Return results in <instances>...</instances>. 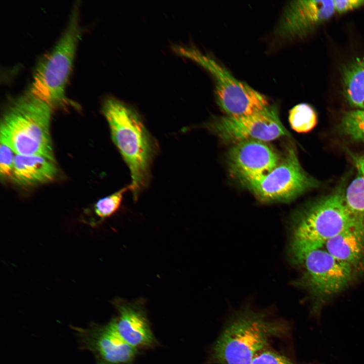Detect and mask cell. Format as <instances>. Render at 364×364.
Wrapping results in <instances>:
<instances>
[{
  "mask_svg": "<svg viewBox=\"0 0 364 364\" xmlns=\"http://www.w3.org/2000/svg\"><path fill=\"white\" fill-rule=\"evenodd\" d=\"M57 171L55 160L39 155L15 154L12 177L20 185L33 186L53 180Z\"/></svg>",
  "mask_w": 364,
  "mask_h": 364,
  "instance_id": "obj_15",
  "label": "cell"
},
{
  "mask_svg": "<svg viewBox=\"0 0 364 364\" xmlns=\"http://www.w3.org/2000/svg\"><path fill=\"white\" fill-rule=\"evenodd\" d=\"M112 303L118 316L110 321L124 341L137 349L150 348L157 345L142 302H130L116 298Z\"/></svg>",
  "mask_w": 364,
  "mask_h": 364,
  "instance_id": "obj_12",
  "label": "cell"
},
{
  "mask_svg": "<svg viewBox=\"0 0 364 364\" xmlns=\"http://www.w3.org/2000/svg\"><path fill=\"white\" fill-rule=\"evenodd\" d=\"M78 4L74 5L68 24L53 48L43 56L34 71L28 91L52 108L65 105V88L81 36Z\"/></svg>",
  "mask_w": 364,
  "mask_h": 364,
  "instance_id": "obj_5",
  "label": "cell"
},
{
  "mask_svg": "<svg viewBox=\"0 0 364 364\" xmlns=\"http://www.w3.org/2000/svg\"><path fill=\"white\" fill-rule=\"evenodd\" d=\"M177 49L179 53L193 59L212 75L215 82L216 102L226 116L250 115L269 105L264 95L236 79L211 57L195 49Z\"/></svg>",
  "mask_w": 364,
  "mask_h": 364,
  "instance_id": "obj_8",
  "label": "cell"
},
{
  "mask_svg": "<svg viewBox=\"0 0 364 364\" xmlns=\"http://www.w3.org/2000/svg\"><path fill=\"white\" fill-rule=\"evenodd\" d=\"M344 190L340 188L309 204L296 214L292 241L323 246L348 226L356 216L345 204Z\"/></svg>",
  "mask_w": 364,
  "mask_h": 364,
  "instance_id": "obj_6",
  "label": "cell"
},
{
  "mask_svg": "<svg viewBox=\"0 0 364 364\" xmlns=\"http://www.w3.org/2000/svg\"><path fill=\"white\" fill-rule=\"evenodd\" d=\"M357 163V175L344 190L343 196L347 207L353 215L364 216V159Z\"/></svg>",
  "mask_w": 364,
  "mask_h": 364,
  "instance_id": "obj_18",
  "label": "cell"
},
{
  "mask_svg": "<svg viewBox=\"0 0 364 364\" xmlns=\"http://www.w3.org/2000/svg\"><path fill=\"white\" fill-rule=\"evenodd\" d=\"M103 113L112 139L130 170V184L134 200L147 186L157 146L138 113L113 97L104 101Z\"/></svg>",
  "mask_w": 364,
  "mask_h": 364,
  "instance_id": "obj_2",
  "label": "cell"
},
{
  "mask_svg": "<svg viewBox=\"0 0 364 364\" xmlns=\"http://www.w3.org/2000/svg\"><path fill=\"white\" fill-rule=\"evenodd\" d=\"M335 11L339 14L344 13L364 6V0L333 1Z\"/></svg>",
  "mask_w": 364,
  "mask_h": 364,
  "instance_id": "obj_23",
  "label": "cell"
},
{
  "mask_svg": "<svg viewBox=\"0 0 364 364\" xmlns=\"http://www.w3.org/2000/svg\"><path fill=\"white\" fill-rule=\"evenodd\" d=\"M130 185L99 200L94 205L93 214L81 217V221L92 227L101 224L120 208L124 194L130 190Z\"/></svg>",
  "mask_w": 364,
  "mask_h": 364,
  "instance_id": "obj_17",
  "label": "cell"
},
{
  "mask_svg": "<svg viewBox=\"0 0 364 364\" xmlns=\"http://www.w3.org/2000/svg\"><path fill=\"white\" fill-rule=\"evenodd\" d=\"M242 183L259 200L266 202L291 201L320 184L303 169L292 148L287 149L270 172Z\"/></svg>",
  "mask_w": 364,
  "mask_h": 364,
  "instance_id": "obj_7",
  "label": "cell"
},
{
  "mask_svg": "<svg viewBox=\"0 0 364 364\" xmlns=\"http://www.w3.org/2000/svg\"><path fill=\"white\" fill-rule=\"evenodd\" d=\"M290 251L293 262L302 269L295 285L313 298L312 315L319 321L321 305L346 288L354 268L335 258L324 245L292 241Z\"/></svg>",
  "mask_w": 364,
  "mask_h": 364,
  "instance_id": "obj_4",
  "label": "cell"
},
{
  "mask_svg": "<svg viewBox=\"0 0 364 364\" xmlns=\"http://www.w3.org/2000/svg\"><path fill=\"white\" fill-rule=\"evenodd\" d=\"M280 160L274 149L265 142L257 140L234 144L228 154L230 169L241 183L268 173Z\"/></svg>",
  "mask_w": 364,
  "mask_h": 364,
  "instance_id": "obj_11",
  "label": "cell"
},
{
  "mask_svg": "<svg viewBox=\"0 0 364 364\" xmlns=\"http://www.w3.org/2000/svg\"><path fill=\"white\" fill-rule=\"evenodd\" d=\"M250 364H300L276 351L264 349L257 354ZM310 364H319L316 363Z\"/></svg>",
  "mask_w": 364,
  "mask_h": 364,
  "instance_id": "obj_22",
  "label": "cell"
},
{
  "mask_svg": "<svg viewBox=\"0 0 364 364\" xmlns=\"http://www.w3.org/2000/svg\"><path fill=\"white\" fill-rule=\"evenodd\" d=\"M340 129L351 140L364 143V109L345 112L341 119Z\"/></svg>",
  "mask_w": 364,
  "mask_h": 364,
  "instance_id": "obj_20",
  "label": "cell"
},
{
  "mask_svg": "<svg viewBox=\"0 0 364 364\" xmlns=\"http://www.w3.org/2000/svg\"><path fill=\"white\" fill-rule=\"evenodd\" d=\"M335 13L333 0L293 1L284 11L278 32L283 36L303 37Z\"/></svg>",
  "mask_w": 364,
  "mask_h": 364,
  "instance_id": "obj_13",
  "label": "cell"
},
{
  "mask_svg": "<svg viewBox=\"0 0 364 364\" xmlns=\"http://www.w3.org/2000/svg\"><path fill=\"white\" fill-rule=\"evenodd\" d=\"M0 174L2 178H6L12 175L15 153L8 143L0 136Z\"/></svg>",
  "mask_w": 364,
  "mask_h": 364,
  "instance_id": "obj_21",
  "label": "cell"
},
{
  "mask_svg": "<svg viewBox=\"0 0 364 364\" xmlns=\"http://www.w3.org/2000/svg\"><path fill=\"white\" fill-rule=\"evenodd\" d=\"M288 324L244 306L235 312L212 344L209 364H250L271 340L288 335Z\"/></svg>",
  "mask_w": 364,
  "mask_h": 364,
  "instance_id": "obj_1",
  "label": "cell"
},
{
  "mask_svg": "<svg viewBox=\"0 0 364 364\" xmlns=\"http://www.w3.org/2000/svg\"><path fill=\"white\" fill-rule=\"evenodd\" d=\"M73 329L81 348L93 353L96 364H133L139 354L138 349L121 338L111 321Z\"/></svg>",
  "mask_w": 364,
  "mask_h": 364,
  "instance_id": "obj_10",
  "label": "cell"
},
{
  "mask_svg": "<svg viewBox=\"0 0 364 364\" xmlns=\"http://www.w3.org/2000/svg\"><path fill=\"white\" fill-rule=\"evenodd\" d=\"M208 126L222 140L234 144L251 140L265 142L289 135L275 105L246 116L215 118Z\"/></svg>",
  "mask_w": 364,
  "mask_h": 364,
  "instance_id": "obj_9",
  "label": "cell"
},
{
  "mask_svg": "<svg viewBox=\"0 0 364 364\" xmlns=\"http://www.w3.org/2000/svg\"><path fill=\"white\" fill-rule=\"evenodd\" d=\"M289 121L294 130L298 133H306L315 126L317 117L311 106L301 103L294 106L289 111Z\"/></svg>",
  "mask_w": 364,
  "mask_h": 364,
  "instance_id": "obj_19",
  "label": "cell"
},
{
  "mask_svg": "<svg viewBox=\"0 0 364 364\" xmlns=\"http://www.w3.org/2000/svg\"><path fill=\"white\" fill-rule=\"evenodd\" d=\"M324 246L338 260L353 268L357 267L364 258V216H356Z\"/></svg>",
  "mask_w": 364,
  "mask_h": 364,
  "instance_id": "obj_14",
  "label": "cell"
},
{
  "mask_svg": "<svg viewBox=\"0 0 364 364\" xmlns=\"http://www.w3.org/2000/svg\"><path fill=\"white\" fill-rule=\"evenodd\" d=\"M344 95L349 104L357 109H364V58H357L342 71Z\"/></svg>",
  "mask_w": 364,
  "mask_h": 364,
  "instance_id": "obj_16",
  "label": "cell"
},
{
  "mask_svg": "<svg viewBox=\"0 0 364 364\" xmlns=\"http://www.w3.org/2000/svg\"><path fill=\"white\" fill-rule=\"evenodd\" d=\"M52 109L28 91L13 99L4 110L0 136L16 154L39 155L54 160L50 128Z\"/></svg>",
  "mask_w": 364,
  "mask_h": 364,
  "instance_id": "obj_3",
  "label": "cell"
}]
</instances>
